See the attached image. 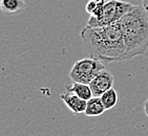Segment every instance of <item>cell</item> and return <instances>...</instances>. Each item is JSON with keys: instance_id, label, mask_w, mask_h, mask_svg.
Here are the masks:
<instances>
[{"instance_id": "obj_1", "label": "cell", "mask_w": 148, "mask_h": 136, "mask_svg": "<svg viewBox=\"0 0 148 136\" xmlns=\"http://www.w3.org/2000/svg\"><path fill=\"white\" fill-rule=\"evenodd\" d=\"M81 39L89 57L103 63L121 62L124 59L126 46L118 22L100 27L86 25L81 31Z\"/></svg>"}, {"instance_id": "obj_2", "label": "cell", "mask_w": 148, "mask_h": 136, "mask_svg": "<svg viewBox=\"0 0 148 136\" xmlns=\"http://www.w3.org/2000/svg\"><path fill=\"white\" fill-rule=\"evenodd\" d=\"M126 51L123 61L142 56L148 48V13L142 5H134L119 21Z\"/></svg>"}, {"instance_id": "obj_3", "label": "cell", "mask_w": 148, "mask_h": 136, "mask_svg": "<svg viewBox=\"0 0 148 136\" xmlns=\"http://www.w3.org/2000/svg\"><path fill=\"white\" fill-rule=\"evenodd\" d=\"M134 4L121 0H109L101 7L97 15H90L87 25L100 27L114 24L129 12Z\"/></svg>"}, {"instance_id": "obj_4", "label": "cell", "mask_w": 148, "mask_h": 136, "mask_svg": "<svg viewBox=\"0 0 148 136\" xmlns=\"http://www.w3.org/2000/svg\"><path fill=\"white\" fill-rule=\"evenodd\" d=\"M105 68L103 62L95 58H85L75 63L69 71V78L73 82L90 84L95 77Z\"/></svg>"}, {"instance_id": "obj_5", "label": "cell", "mask_w": 148, "mask_h": 136, "mask_svg": "<svg viewBox=\"0 0 148 136\" xmlns=\"http://www.w3.org/2000/svg\"><path fill=\"white\" fill-rule=\"evenodd\" d=\"M114 80L112 73L106 68L100 71L89 84L94 97H101L105 91L112 88Z\"/></svg>"}, {"instance_id": "obj_6", "label": "cell", "mask_w": 148, "mask_h": 136, "mask_svg": "<svg viewBox=\"0 0 148 136\" xmlns=\"http://www.w3.org/2000/svg\"><path fill=\"white\" fill-rule=\"evenodd\" d=\"M60 97L63 101V103L65 104L66 107L69 108L74 114L84 113L85 112L87 101L81 99L80 97H78L77 94H75L74 92L65 91L60 95Z\"/></svg>"}, {"instance_id": "obj_7", "label": "cell", "mask_w": 148, "mask_h": 136, "mask_svg": "<svg viewBox=\"0 0 148 136\" xmlns=\"http://www.w3.org/2000/svg\"><path fill=\"white\" fill-rule=\"evenodd\" d=\"M105 110L106 108L101 99V97H92L87 101L84 114L86 116H99V115H102Z\"/></svg>"}, {"instance_id": "obj_8", "label": "cell", "mask_w": 148, "mask_h": 136, "mask_svg": "<svg viewBox=\"0 0 148 136\" xmlns=\"http://www.w3.org/2000/svg\"><path fill=\"white\" fill-rule=\"evenodd\" d=\"M1 11L5 14L16 15L19 14L25 7L24 0H0Z\"/></svg>"}, {"instance_id": "obj_9", "label": "cell", "mask_w": 148, "mask_h": 136, "mask_svg": "<svg viewBox=\"0 0 148 136\" xmlns=\"http://www.w3.org/2000/svg\"><path fill=\"white\" fill-rule=\"evenodd\" d=\"M66 91L74 92L75 94H77L78 97L85 99V101H88L89 99L94 97L89 84H84V83L73 82L71 85L66 86Z\"/></svg>"}, {"instance_id": "obj_10", "label": "cell", "mask_w": 148, "mask_h": 136, "mask_svg": "<svg viewBox=\"0 0 148 136\" xmlns=\"http://www.w3.org/2000/svg\"><path fill=\"white\" fill-rule=\"evenodd\" d=\"M101 99H102L103 104L105 106L106 110H109V109H112L118 104V102H119V94H118L116 89L110 88V89L105 91L101 95Z\"/></svg>"}, {"instance_id": "obj_11", "label": "cell", "mask_w": 148, "mask_h": 136, "mask_svg": "<svg viewBox=\"0 0 148 136\" xmlns=\"http://www.w3.org/2000/svg\"><path fill=\"white\" fill-rule=\"evenodd\" d=\"M144 112H145V114L148 116V99L144 103Z\"/></svg>"}, {"instance_id": "obj_12", "label": "cell", "mask_w": 148, "mask_h": 136, "mask_svg": "<svg viewBox=\"0 0 148 136\" xmlns=\"http://www.w3.org/2000/svg\"><path fill=\"white\" fill-rule=\"evenodd\" d=\"M142 4H143V6L145 7V10L147 11V13H148V0H142Z\"/></svg>"}, {"instance_id": "obj_13", "label": "cell", "mask_w": 148, "mask_h": 136, "mask_svg": "<svg viewBox=\"0 0 148 136\" xmlns=\"http://www.w3.org/2000/svg\"><path fill=\"white\" fill-rule=\"evenodd\" d=\"M107 1H109V0H107Z\"/></svg>"}]
</instances>
